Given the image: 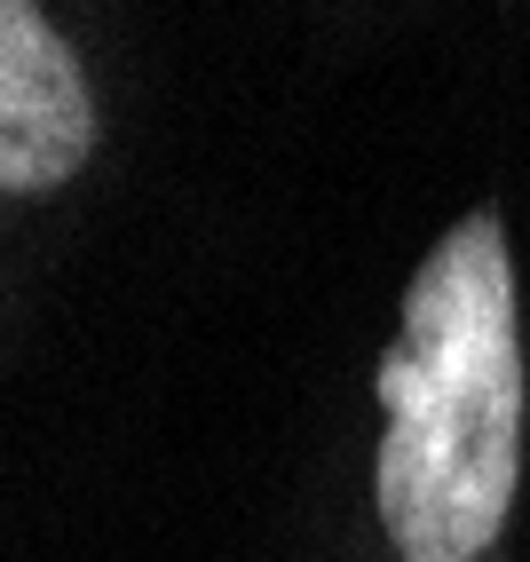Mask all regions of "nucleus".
Listing matches in <instances>:
<instances>
[{"mask_svg": "<svg viewBox=\"0 0 530 562\" xmlns=\"http://www.w3.org/2000/svg\"><path fill=\"white\" fill-rule=\"evenodd\" d=\"M95 151L88 71L32 0H0V191H56Z\"/></svg>", "mask_w": 530, "mask_h": 562, "instance_id": "obj_2", "label": "nucleus"}, {"mask_svg": "<svg viewBox=\"0 0 530 562\" xmlns=\"http://www.w3.org/2000/svg\"><path fill=\"white\" fill-rule=\"evenodd\" d=\"M381 522L404 562H483L522 475V333L499 214H467L404 285L381 357Z\"/></svg>", "mask_w": 530, "mask_h": 562, "instance_id": "obj_1", "label": "nucleus"}]
</instances>
